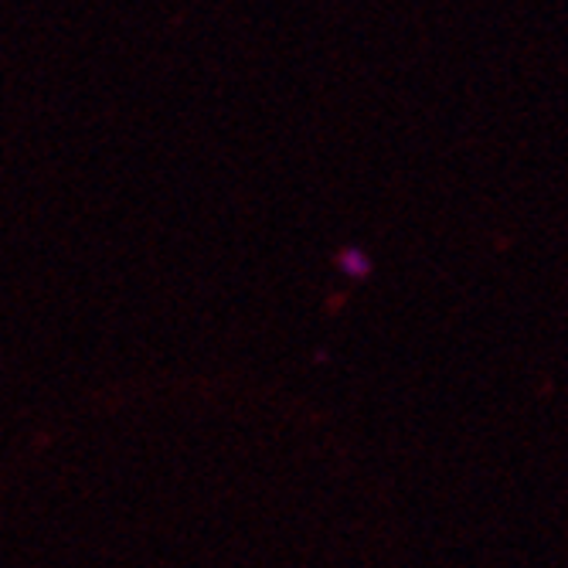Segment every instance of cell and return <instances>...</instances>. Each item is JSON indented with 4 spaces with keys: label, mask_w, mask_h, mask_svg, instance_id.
Wrapping results in <instances>:
<instances>
[{
    "label": "cell",
    "mask_w": 568,
    "mask_h": 568,
    "mask_svg": "<svg viewBox=\"0 0 568 568\" xmlns=\"http://www.w3.org/2000/svg\"><path fill=\"white\" fill-rule=\"evenodd\" d=\"M337 273L347 276V280H368L375 273V260L361 248V245H344L337 248V260H334Z\"/></svg>",
    "instance_id": "cell-1"
}]
</instances>
